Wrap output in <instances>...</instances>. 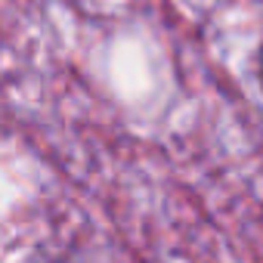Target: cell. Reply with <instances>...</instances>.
<instances>
[{
	"label": "cell",
	"instance_id": "1",
	"mask_svg": "<svg viewBox=\"0 0 263 263\" xmlns=\"http://www.w3.org/2000/svg\"><path fill=\"white\" fill-rule=\"evenodd\" d=\"M257 74H260V87H263V50H260V65H257Z\"/></svg>",
	"mask_w": 263,
	"mask_h": 263
}]
</instances>
